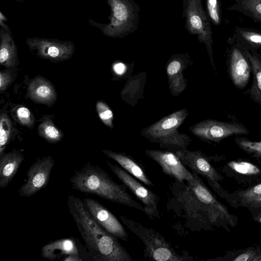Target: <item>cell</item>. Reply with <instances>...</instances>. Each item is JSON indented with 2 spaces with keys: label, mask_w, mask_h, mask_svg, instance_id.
I'll list each match as a JSON object with an SVG mask.
<instances>
[{
  "label": "cell",
  "mask_w": 261,
  "mask_h": 261,
  "mask_svg": "<svg viewBox=\"0 0 261 261\" xmlns=\"http://www.w3.org/2000/svg\"><path fill=\"white\" fill-rule=\"evenodd\" d=\"M67 205L92 260H133L117 238L107 232L94 220L83 200L71 194L67 197Z\"/></svg>",
  "instance_id": "6da1fadb"
},
{
  "label": "cell",
  "mask_w": 261,
  "mask_h": 261,
  "mask_svg": "<svg viewBox=\"0 0 261 261\" xmlns=\"http://www.w3.org/2000/svg\"><path fill=\"white\" fill-rule=\"evenodd\" d=\"M69 180L74 190L96 195L145 213L144 206L130 196L124 185L115 182L105 171L97 166L87 163L75 171Z\"/></svg>",
  "instance_id": "7a4b0ae2"
},
{
  "label": "cell",
  "mask_w": 261,
  "mask_h": 261,
  "mask_svg": "<svg viewBox=\"0 0 261 261\" xmlns=\"http://www.w3.org/2000/svg\"><path fill=\"white\" fill-rule=\"evenodd\" d=\"M188 115L186 109L174 112L144 128L141 135L169 151L186 149L192 140L187 134L180 133L178 128Z\"/></svg>",
  "instance_id": "3957f363"
},
{
  "label": "cell",
  "mask_w": 261,
  "mask_h": 261,
  "mask_svg": "<svg viewBox=\"0 0 261 261\" xmlns=\"http://www.w3.org/2000/svg\"><path fill=\"white\" fill-rule=\"evenodd\" d=\"M119 218L121 221L143 242L145 256L150 259L156 261L187 260L178 254L158 232L126 217L120 216Z\"/></svg>",
  "instance_id": "277c9868"
},
{
  "label": "cell",
  "mask_w": 261,
  "mask_h": 261,
  "mask_svg": "<svg viewBox=\"0 0 261 261\" xmlns=\"http://www.w3.org/2000/svg\"><path fill=\"white\" fill-rule=\"evenodd\" d=\"M111 8L110 22L98 28L106 36L123 37L137 28L139 8L133 0H106Z\"/></svg>",
  "instance_id": "5b68a950"
},
{
  "label": "cell",
  "mask_w": 261,
  "mask_h": 261,
  "mask_svg": "<svg viewBox=\"0 0 261 261\" xmlns=\"http://www.w3.org/2000/svg\"><path fill=\"white\" fill-rule=\"evenodd\" d=\"M196 176V180L188 183L190 190L194 194V198L198 202L211 224L222 227L229 231V226L234 227L236 226L237 217L231 214L227 208L216 198L197 174Z\"/></svg>",
  "instance_id": "8992f818"
},
{
  "label": "cell",
  "mask_w": 261,
  "mask_h": 261,
  "mask_svg": "<svg viewBox=\"0 0 261 261\" xmlns=\"http://www.w3.org/2000/svg\"><path fill=\"white\" fill-rule=\"evenodd\" d=\"M182 4V16L185 18V27L190 34L196 35L198 40L205 45L211 65L216 71L212 48V31L202 0H184Z\"/></svg>",
  "instance_id": "52a82bcc"
},
{
  "label": "cell",
  "mask_w": 261,
  "mask_h": 261,
  "mask_svg": "<svg viewBox=\"0 0 261 261\" xmlns=\"http://www.w3.org/2000/svg\"><path fill=\"white\" fill-rule=\"evenodd\" d=\"M173 152L184 165L189 167L195 173L205 178L210 185L221 197L227 196V193L224 192L220 184L224 177L201 151H191L186 148Z\"/></svg>",
  "instance_id": "ba28073f"
},
{
  "label": "cell",
  "mask_w": 261,
  "mask_h": 261,
  "mask_svg": "<svg viewBox=\"0 0 261 261\" xmlns=\"http://www.w3.org/2000/svg\"><path fill=\"white\" fill-rule=\"evenodd\" d=\"M192 133L205 141L219 142L233 135H247L249 131L242 124L207 119L190 127Z\"/></svg>",
  "instance_id": "9c48e42d"
},
{
  "label": "cell",
  "mask_w": 261,
  "mask_h": 261,
  "mask_svg": "<svg viewBox=\"0 0 261 261\" xmlns=\"http://www.w3.org/2000/svg\"><path fill=\"white\" fill-rule=\"evenodd\" d=\"M26 42L37 56L53 63L70 59L75 50L74 44L69 41L33 37L28 38Z\"/></svg>",
  "instance_id": "30bf717a"
},
{
  "label": "cell",
  "mask_w": 261,
  "mask_h": 261,
  "mask_svg": "<svg viewBox=\"0 0 261 261\" xmlns=\"http://www.w3.org/2000/svg\"><path fill=\"white\" fill-rule=\"evenodd\" d=\"M107 164L116 176L127 187L134 195L141 201L145 209V214L151 219L159 218V197L151 191L138 181L134 176L130 175L119 166L107 161Z\"/></svg>",
  "instance_id": "8fae6325"
},
{
  "label": "cell",
  "mask_w": 261,
  "mask_h": 261,
  "mask_svg": "<svg viewBox=\"0 0 261 261\" xmlns=\"http://www.w3.org/2000/svg\"><path fill=\"white\" fill-rule=\"evenodd\" d=\"M54 165V159L50 155L38 159L28 170L27 179L18 190L19 195L30 197L45 188Z\"/></svg>",
  "instance_id": "7c38bea8"
},
{
  "label": "cell",
  "mask_w": 261,
  "mask_h": 261,
  "mask_svg": "<svg viewBox=\"0 0 261 261\" xmlns=\"http://www.w3.org/2000/svg\"><path fill=\"white\" fill-rule=\"evenodd\" d=\"M145 154L155 161L166 174L180 182L192 183L196 179V174L191 173L174 152L169 150H146Z\"/></svg>",
  "instance_id": "4fadbf2b"
},
{
  "label": "cell",
  "mask_w": 261,
  "mask_h": 261,
  "mask_svg": "<svg viewBox=\"0 0 261 261\" xmlns=\"http://www.w3.org/2000/svg\"><path fill=\"white\" fill-rule=\"evenodd\" d=\"M41 254L44 258L52 261L62 260L71 255L79 256L83 260H92L86 247L73 237L50 241L42 247Z\"/></svg>",
  "instance_id": "5bb4252c"
},
{
  "label": "cell",
  "mask_w": 261,
  "mask_h": 261,
  "mask_svg": "<svg viewBox=\"0 0 261 261\" xmlns=\"http://www.w3.org/2000/svg\"><path fill=\"white\" fill-rule=\"evenodd\" d=\"M84 203L94 220L107 232L124 241L128 235L116 217L97 200L91 198L83 199Z\"/></svg>",
  "instance_id": "9a60e30c"
},
{
  "label": "cell",
  "mask_w": 261,
  "mask_h": 261,
  "mask_svg": "<svg viewBox=\"0 0 261 261\" xmlns=\"http://www.w3.org/2000/svg\"><path fill=\"white\" fill-rule=\"evenodd\" d=\"M252 70L250 61L239 47H234L230 54L229 72L233 84L238 89H243L248 84Z\"/></svg>",
  "instance_id": "2e32d148"
},
{
  "label": "cell",
  "mask_w": 261,
  "mask_h": 261,
  "mask_svg": "<svg viewBox=\"0 0 261 261\" xmlns=\"http://www.w3.org/2000/svg\"><path fill=\"white\" fill-rule=\"evenodd\" d=\"M188 56L175 55L167 62L166 71L169 88L174 96L180 94L187 87V80L184 77L183 71L190 63Z\"/></svg>",
  "instance_id": "e0dca14e"
},
{
  "label": "cell",
  "mask_w": 261,
  "mask_h": 261,
  "mask_svg": "<svg viewBox=\"0 0 261 261\" xmlns=\"http://www.w3.org/2000/svg\"><path fill=\"white\" fill-rule=\"evenodd\" d=\"M27 94L35 102L50 107L54 105L57 99V94L53 84L40 75L36 76L30 81Z\"/></svg>",
  "instance_id": "ac0fdd59"
},
{
  "label": "cell",
  "mask_w": 261,
  "mask_h": 261,
  "mask_svg": "<svg viewBox=\"0 0 261 261\" xmlns=\"http://www.w3.org/2000/svg\"><path fill=\"white\" fill-rule=\"evenodd\" d=\"M24 160L21 152L15 149L0 156V187H6L11 181Z\"/></svg>",
  "instance_id": "d6986e66"
},
{
  "label": "cell",
  "mask_w": 261,
  "mask_h": 261,
  "mask_svg": "<svg viewBox=\"0 0 261 261\" xmlns=\"http://www.w3.org/2000/svg\"><path fill=\"white\" fill-rule=\"evenodd\" d=\"M230 195L231 204L244 207L252 213L261 209V182Z\"/></svg>",
  "instance_id": "ffe728a7"
},
{
  "label": "cell",
  "mask_w": 261,
  "mask_h": 261,
  "mask_svg": "<svg viewBox=\"0 0 261 261\" xmlns=\"http://www.w3.org/2000/svg\"><path fill=\"white\" fill-rule=\"evenodd\" d=\"M102 152L108 157L117 162L126 172L149 187L154 184L148 177L144 169L133 158L125 153L110 150L103 149Z\"/></svg>",
  "instance_id": "44dd1931"
},
{
  "label": "cell",
  "mask_w": 261,
  "mask_h": 261,
  "mask_svg": "<svg viewBox=\"0 0 261 261\" xmlns=\"http://www.w3.org/2000/svg\"><path fill=\"white\" fill-rule=\"evenodd\" d=\"M0 36L1 65L6 68L16 67L19 63L17 49L11 34L1 28Z\"/></svg>",
  "instance_id": "7402d4cb"
},
{
  "label": "cell",
  "mask_w": 261,
  "mask_h": 261,
  "mask_svg": "<svg viewBox=\"0 0 261 261\" xmlns=\"http://www.w3.org/2000/svg\"><path fill=\"white\" fill-rule=\"evenodd\" d=\"M244 52L250 61L253 75L251 86L246 93L261 107V60L255 52L250 53L247 49Z\"/></svg>",
  "instance_id": "603a6c76"
},
{
  "label": "cell",
  "mask_w": 261,
  "mask_h": 261,
  "mask_svg": "<svg viewBox=\"0 0 261 261\" xmlns=\"http://www.w3.org/2000/svg\"><path fill=\"white\" fill-rule=\"evenodd\" d=\"M39 121L37 132L41 138L51 144L58 143L62 140L63 132L55 125L49 116H43Z\"/></svg>",
  "instance_id": "cb8c5ba5"
},
{
  "label": "cell",
  "mask_w": 261,
  "mask_h": 261,
  "mask_svg": "<svg viewBox=\"0 0 261 261\" xmlns=\"http://www.w3.org/2000/svg\"><path fill=\"white\" fill-rule=\"evenodd\" d=\"M227 167L234 174L246 178H257L261 176V168L245 160H233L227 163Z\"/></svg>",
  "instance_id": "d4e9b609"
},
{
  "label": "cell",
  "mask_w": 261,
  "mask_h": 261,
  "mask_svg": "<svg viewBox=\"0 0 261 261\" xmlns=\"http://www.w3.org/2000/svg\"><path fill=\"white\" fill-rule=\"evenodd\" d=\"M13 132L12 121L6 112H2L0 115V156L4 152L9 144Z\"/></svg>",
  "instance_id": "484cf974"
},
{
  "label": "cell",
  "mask_w": 261,
  "mask_h": 261,
  "mask_svg": "<svg viewBox=\"0 0 261 261\" xmlns=\"http://www.w3.org/2000/svg\"><path fill=\"white\" fill-rule=\"evenodd\" d=\"M228 260L233 261H261V249L250 247L227 254Z\"/></svg>",
  "instance_id": "4316f807"
},
{
  "label": "cell",
  "mask_w": 261,
  "mask_h": 261,
  "mask_svg": "<svg viewBox=\"0 0 261 261\" xmlns=\"http://www.w3.org/2000/svg\"><path fill=\"white\" fill-rule=\"evenodd\" d=\"M11 114L14 119L20 124L30 129L34 127L35 117L32 112L25 106H17L13 109Z\"/></svg>",
  "instance_id": "83f0119b"
},
{
  "label": "cell",
  "mask_w": 261,
  "mask_h": 261,
  "mask_svg": "<svg viewBox=\"0 0 261 261\" xmlns=\"http://www.w3.org/2000/svg\"><path fill=\"white\" fill-rule=\"evenodd\" d=\"M234 142L244 152L261 160V141H253L245 137H237L234 138Z\"/></svg>",
  "instance_id": "f1b7e54d"
},
{
  "label": "cell",
  "mask_w": 261,
  "mask_h": 261,
  "mask_svg": "<svg viewBox=\"0 0 261 261\" xmlns=\"http://www.w3.org/2000/svg\"><path fill=\"white\" fill-rule=\"evenodd\" d=\"M238 36L242 42L250 49L261 48V34L253 31L240 29Z\"/></svg>",
  "instance_id": "f546056e"
},
{
  "label": "cell",
  "mask_w": 261,
  "mask_h": 261,
  "mask_svg": "<svg viewBox=\"0 0 261 261\" xmlns=\"http://www.w3.org/2000/svg\"><path fill=\"white\" fill-rule=\"evenodd\" d=\"M239 2L245 12L261 22V0H239Z\"/></svg>",
  "instance_id": "4dcf8cb0"
},
{
  "label": "cell",
  "mask_w": 261,
  "mask_h": 261,
  "mask_svg": "<svg viewBox=\"0 0 261 261\" xmlns=\"http://www.w3.org/2000/svg\"><path fill=\"white\" fill-rule=\"evenodd\" d=\"M96 109L98 116L103 123L113 128V114L108 105L102 101H98L96 105Z\"/></svg>",
  "instance_id": "1f68e13d"
},
{
  "label": "cell",
  "mask_w": 261,
  "mask_h": 261,
  "mask_svg": "<svg viewBox=\"0 0 261 261\" xmlns=\"http://www.w3.org/2000/svg\"><path fill=\"white\" fill-rule=\"evenodd\" d=\"M16 68H6L0 72V92L5 91L12 84L16 77Z\"/></svg>",
  "instance_id": "d6a6232c"
},
{
  "label": "cell",
  "mask_w": 261,
  "mask_h": 261,
  "mask_svg": "<svg viewBox=\"0 0 261 261\" xmlns=\"http://www.w3.org/2000/svg\"><path fill=\"white\" fill-rule=\"evenodd\" d=\"M207 14L215 25L221 23V12L218 0H206Z\"/></svg>",
  "instance_id": "836d02e7"
},
{
  "label": "cell",
  "mask_w": 261,
  "mask_h": 261,
  "mask_svg": "<svg viewBox=\"0 0 261 261\" xmlns=\"http://www.w3.org/2000/svg\"><path fill=\"white\" fill-rule=\"evenodd\" d=\"M113 69L116 74L122 75L125 71L126 66L122 63H118L114 65Z\"/></svg>",
  "instance_id": "e575fe53"
},
{
  "label": "cell",
  "mask_w": 261,
  "mask_h": 261,
  "mask_svg": "<svg viewBox=\"0 0 261 261\" xmlns=\"http://www.w3.org/2000/svg\"><path fill=\"white\" fill-rule=\"evenodd\" d=\"M62 261H83L82 257L77 255H71L64 258Z\"/></svg>",
  "instance_id": "d590c367"
},
{
  "label": "cell",
  "mask_w": 261,
  "mask_h": 261,
  "mask_svg": "<svg viewBox=\"0 0 261 261\" xmlns=\"http://www.w3.org/2000/svg\"><path fill=\"white\" fill-rule=\"evenodd\" d=\"M253 219L261 224V209L254 212L252 215Z\"/></svg>",
  "instance_id": "8d00e7d4"
},
{
  "label": "cell",
  "mask_w": 261,
  "mask_h": 261,
  "mask_svg": "<svg viewBox=\"0 0 261 261\" xmlns=\"http://www.w3.org/2000/svg\"><path fill=\"white\" fill-rule=\"evenodd\" d=\"M6 19L5 18V16L3 15L2 13L0 12V24L1 28H3L6 30H9L8 27L6 25V24L3 22L4 21H6Z\"/></svg>",
  "instance_id": "74e56055"
}]
</instances>
